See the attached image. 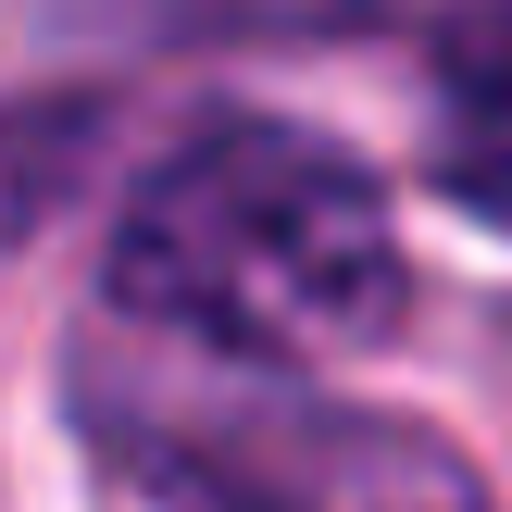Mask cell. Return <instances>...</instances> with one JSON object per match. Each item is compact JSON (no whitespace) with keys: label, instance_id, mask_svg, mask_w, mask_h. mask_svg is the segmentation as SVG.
Listing matches in <instances>:
<instances>
[{"label":"cell","instance_id":"1","mask_svg":"<svg viewBox=\"0 0 512 512\" xmlns=\"http://www.w3.org/2000/svg\"><path fill=\"white\" fill-rule=\"evenodd\" d=\"M113 300L225 375H300L400 325L375 175L313 125H200L113 225Z\"/></svg>","mask_w":512,"mask_h":512},{"label":"cell","instance_id":"2","mask_svg":"<svg viewBox=\"0 0 512 512\" xmlns=\"http://www.w3.org/2000/svg\"><path fill=\"white\" fill-rule=\"evenodd\" d=\"M150 488L188 512H500L488 475L438 438V425L363 413V400H313L288 375L175 400L163 425H125Z\"/></svg>","mask_w":512,"mask_h":512},{"label":"cell","instance_id":"3","mask_svg":"<svg viewBox=\"0 0 512 512\" xmlns=\"http://www.w3.org/2000/svg\"><path fill=\"white\" fill-rule=\"evenodd\" d=\"M438 188L475 225H512V0L438 25Z\"/></svg>","mask_w":512,"mask_h":512}]
</instances>
